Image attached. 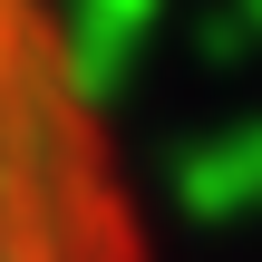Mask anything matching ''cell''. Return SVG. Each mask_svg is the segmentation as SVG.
Wrapping results in <instances>:
<instances>
[{
    "label": "cell",
    "mask_w": 262,
    "mask_h": 262,
    "mask_svg": "<svg viewBox=\"0 0 262 262\" xmlns=\"http://www.w3.org/2000/svg\"><path fill=\"white\" fill-rule=\"evenodd\" d=\"M0 262H156L58 0H0Z\"/></svg>",
    "instance_id": "1"
}]
</instances>
